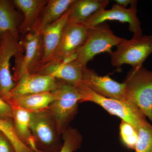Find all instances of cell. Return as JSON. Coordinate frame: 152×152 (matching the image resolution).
Instances as JSON below:
<instances>
[{
	"label": "cell",
	"mask_w": 152,
	"mask_h": 152,
	"mask_svg": "<svg viewBox=\"0 0 152 152\" xmlns=\"http://www.w3.org/2000/svg\"><path fill=\"white\" fill-rule=\"evenodd\" d=\"M81 96L80 103L91 102L100 106L111 115L126 122L138 131L147 121L141 110L130 101L104 97L91 91L82 82L76 86Z\"/></svg>",
	"instance_id": "cell-1"
},
{
	"label": "cell",
	"mask_w": 152,
	"mask_h": 152,
	"mask_svg": "<svg viewBox=\"0 0 152 152\" xmlns=\"http://www.w3.org/2000/svg\"><path fill=\"white\" fill-rule=\"evenodd\" d=\"M124 99L134 104L152 123V71L132 68L123 83Z\"/></svg>",
	"instance_id": "cell-2"
},
{
	"label": "cell",
	"mask_w": 152,
	"mask_h": 152,
	"mask_svg": "<svg viewBox=\"0 0 152 152\" xmlns=\"http://www.w3.org/2000/svg\"><path fill=\"white\" fill-rule=\"evenodd\" d=\"M52 92L56 98L48 110L55 120L59 134L61 135L78 113L81 96L76 86L60 80L58 88Z\"/></svg>",
	"instance_id": "cell-3"
},
{
	"label": "cell",
	"mask_w": 152,
	"mask_h": 152,
	"mask_svg": "<svg viewBox=\"0 0 152 152\" xmlns=\"http://www.w3.org/2000/svg\"><path fill=\"white\" fill-rule=\"evenodd\" d=\"M30 128L34 150L37 152H60L63 146L61 135L48 110L32 112Z\"/></svg>",
	"instance_id": "cell-4"
},
{
	"label": "cell",
	"mask_w": 152,
	"mask_h": 152,
	"mask_svg": "<svg viewBox=\"0 0 152 152\" xmlns=\"http://www.w3.org/2000/svg\"><path fill=\"white\" fill-rule=\"evenodd\" d=\"M124 39L114 34L106 22L102 23L89 28L86 39L77 52V60L83 66H86L96 55L103 53L110 54L112 48Z\"/></svg>",
	"instance_id": "cell-5"
},
{
	"label": "cell",
	"mask_w": 152,
	"mask_h": 152,
	"mask_svg": "<svg viewBox=\"0 0 152 152\" xmlns=\"http://www.w3.org/2000/svg\"><path fill=\"white\" fill-rule=\"evenodd\" d=\"M43 42L42 34L31 31L19 41L18 51L15 58L14 81L24 74L34 73L42 58Z\"/></svg>",
	"instance_id": "cell-6"
},
{
	"label": "cell",
	"mask_w": 152,
	"mask_h": 152,
	"mask_svg": "<svg viewBox=\"0 0 152 152\" xmlns=\"http://www.w3.org/2000/svg\"><path fill=\"white\" fill-rule=\"evenodd\" d=\"M116 47V50L109 54L112 65L118 70L124 64L130 65L132 68L140 66L152 54V35L125 39Z\"/></svg>",
	"instance_id": "cell-7"
},
{
	"label": "cell",
	"mask_w": 152,
	"mask_h": 152,
	"mask_svg": "<svg viewBox=\"0 0 152 152\" xmlns=\"http://www.w3.org/2000/svg\"><path fill=\"white\" fill-rule=\"evenodd\" d=\"M107 20H117L129 24V29L133 33L134 38L142 35L141 23L137 16V8L124 7L117 4L113 5L111 9L98 11L90 17L82 24L90 28Z\"/></svg>",
	"instance_id": "cell-8"
},
{
	"label": "cell",
	"mask_w": 152,
	"mask_h": 152,
	"mask_svg": "<svg viewBox=\"0 0 152 152\" xmlns=\"http://www.w3.org/2000/svg\"><path fill=\"white\" fill-rule=\"evenodd\" d=\"M88 31V28L83 24H67L58 46L51 58L42 66L63 63L77 53L84 43Z\"/></svg>",
	"instance_id": "cell-9"
},
{
	"label": "cell",
	"mask_w": 152,
	"mask_h": 152,
	"mask_svg": "<svg viewBox=\"0 0 152 152\" xmlns=\"http://www.w3.org/2000/svg\"><path fill=\"white\" fill-rule=\"evenodd\" d=\"M19 39L7 32L0 37V97L4 100L15 85L10 72V61L18 51Z\"/></svg>",
	"instance_id": "cell-10"
},
{
	"label": "cell",
	"mask_w": 152,
	"mask_h": 152,
	"mask_svg": "<svg viewBox=\"0 0 152 152\" xmlns=\"http://www.w3.org/2000/svg\"><path fill=\"white\" fill-rule=\"evenodd\" d=\"M82 82L91 91L104 97L125 100L124 83L117 82L109 75H99L87 66L82 67Z\"/></svg>",
	"instance_id": "cell-11"
},
{
	"label": "cell",
	"mask_w": 152,
	"mask_h": 152,
	"mask_svg": "<svg viewBox=\"0 0 152 152\" xmlns=\"http://www.w3.org/2000/svg\"><path fill=\"white\" fill-rule=\"evenodd\" d=\"M59 80L52 76L37 73H27L22 76L4 101L18 95L35 94L52 92L58 88Z\"/></svg>",
	"instance_id": "cell-12"
},
{
	"label": "cell",
	"mask_w": 152,
	"mask_h": 152,
	"mask_svg": "<svg viewBox=\"0 0 152 152\" xmlns=\"http://www.w3.org/2000/svg\"><path fill=\"white\" fill-rule=\"evenodd\" d=\"M83 66L78 61L75 60L67 63L46 65L39 68L35 73L52 76L76 86L82 82Z\"/></svg>",
	"instance_id": "cell-13"
},
{
	"label": "cell",
	"mask_w": 152,
	"mask_h": 152,
	"mask_svg": "<svg viewBox=\"0 0 152 152\" xmlns=\"http://www.w3.org/2000/svg\"><path fill=\"white\" fill-rule=\"evenodd\" d=\"M69 12V8L58 20L48 26L42 32L43 42V55L34 73L48 61L58 46L64 30L67 24Z\"/></svg>",
	"instance_id": "cell-14"
},
{
	"label": "cell",
	"mask_w": 152,
	"mask_h": 152,
	"mask_svg": "<svg viewBox=\"0 0 152 152\" xmlns=\"http://www.w3.org/2000/svg\"><path fill=\"white\" fill-rule=\"evenodd\" d=\"M56 98L52 92H48L35 94L15 95L8 98L5 101L11 106L31 112H37L48 109L50 104Z\"/></svg>",
	"instance_id": "cell-15"
},
{
	"label": "cell",
	"mask_w": 152,
	"mask_h": 152,
	"mask_svg": "<svg viewBox=\"0 0 152 152\" xmlns=\"http://www.w3.org/2000/svg\"><path fill=\"white\" fill-rule=\"evenodd\" d=\"M75 0H49L41 12L31 31L42 34L66 12Z\"/></svg>",
	"instance_id": "cell-16"
},
{
	"label": "cell",
	"mask_w": 152,
	"mask_h": 152,
	"mask_svg": "<svg viewBox=\"0 0 152 152\" xmlns=\"http://www.w3.org/2000/svg\"><path fill=\"white\" fill-rule=\"evenodd\" d=\"M108 0H75L70 6L67 23L82 24L93 14L105 9Z\"/></svg>",
	"instance_id": "cell-17"
},
{
	"label": "cell",
	"mask_w": 152,
	"mask_h": 152,
	"mask_svg": "<svg viewBox=\"0 0 152 152\" xmlns=\"http://www.w3.org/2000/svg\"><path fill=\"white\" fill-rule=\"evenodd\" d=\"M48 0H14L15 7L24 15L23 20L19 28V33L23 36L31 31L41 12Z\"/></svg>",
	"instance_id": "cell-18"
},
{
	"label": "cell",
	"mask_w": 152,
	"mask_h": 152,
	"mask_svg": "<svg viewBox=\"0 0 152 152\" xmlns=\"http://www.w3.org/2000/svg\"><path fill=\"white\" fill-rule=\"evenodd\" d=\"M12 107L13 125L16 134L22 142L34 150L33 137L30 128L32 112L18 107Z\"/></svg>",
	"instance_id": "cell-19"
},
{
	"label": "cell",
	"mask_w": 152,
	"mask_h": 152,
	"mask_svg": "<svg viewBox=\"0 0 152 152\" xmlns=\"http://www.w3.org/2000/svg\"><path fill=\"white\" fill-rule=\"evenodd\" d=\"M12 1L0 0V37L9 32L19 39V16Z\"/></svg>",
	"instance_id": "cell-20"
},
{
	"label": "cell",
	"mask_w": 152,
	"mask_h": 152,
	"mask_svg": "<svg viewBox=\"0 0 152 152\" xmlns=\"http://www.w3.org/2000/svg\"><path fill=\"white\" fill-rule=\"evenodd\" d=\"M0 132L11 142L15 152H37L20 140L14 130L12 120L0 119Z\"/></svg>",
	"instance_id": "cell-21"
},
{
	"label": "cell",
	"mask_w": 152,
	"mask_h": 152,
	"mask_svg": "<svg viewBox=\"0 0 152 152\" xmlns=\"http://www.w3.org/2000/svg\"><path fill=\"white\" fill-rule=\"evenodd\" d=\"M63 146L60 152H75L81 148L82 134L76 128L70 126L62 134Z\"/></svg>",
	"instance_id": "cell-22"
},
{
	"label": "cell",
	"mask_w": 152,
	"mask_h": 152,
	"mask_svg": "<svg viewBox=\"0 0 152 152\" xmlns=\"http://www.w3.org/2000/svg\"><path fill=\"white\" fill-rule=\"evenodd\" d=\"M135 152H152V125L148 121L139 129Z\"/></svg>",
	"instance_id": "cell-23"
},
{
	"label": "cell",
	"mask_w": 152,
	"mask_h": 152,
	"mask_svg": "<svg viewBox=\"0 0 152 152\" xmlns=\"http://www.w3.org/2000/svg\"><path fill=\"white\" fill-rule=\"evenodd\" d=\"M120 138L123 145L131 150H135L137 142L138 131L129 124L121 121L120 124Z\"/></svg>",
	"instance_id": "cell-24"
},
{
	"label": "cell",
	"mask_w": 152,
	"mask_h": 152,
	"mask_svg": "<svg viewBox=\"0 0 152 152\" xmlns=\"http://www.w3.org/2000/svg\"><path fill=\"white\" fill-rule=\"evenodd\" d=\"M13 110L12 106L0 97V119L12 120Z\"/></svg>",
	"instance_id": "cell-25"
},
{
	"label": "cell",
	"mask_w": 152,
	"mask_h": 152,
	"mask_svg": "<svg viewBox=\"0 0 152 152\" xmlns=\"http://www.w3.org/2000/svg\"><path fill=\"white\" fill-rule=\"evenodd\" d=\"M0 152H15L13 146L2 133L0 132Z\"/></svg>",
	"instance_id": "cell-26"
},
{
	"label": "cell",
	"mask_w": 152,
	"mask_h": 152,
	"mask_svg": "<svg viewBox=\"0 0 152 152\" xmlns=\"http://www.w3.org/2000/svg\"><path fill=\"white\" fill-rule=\"evenodd\" d=\"M115 1L118 4L126 8L129 4L131 5V7H137V1L135 0H115Z\"/></svg>",
	"instance_id": "cell-27"
}]
</instances>
